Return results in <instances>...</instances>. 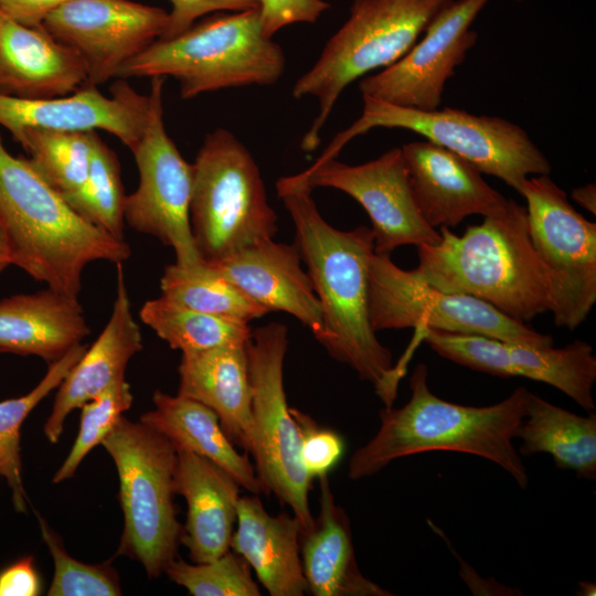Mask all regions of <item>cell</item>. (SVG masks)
<instances>
[{
    "mask_svg": "<svg viewBox=\"0 0 596 596\" xmlns=\"http://www.w3.org/2000/svg\"><path fill=\"white\" fill-rule=\"evenodd\" d=\"M160 288L161 296L178 305L233 321L249 323L268 313L205 262L192 268L168 265Z\"/></svg>",
    "mask_w": 596,
    "mask_h": 596,
    "instance_id": "cell-31",
    "label": "cell"
},
{
    "mask_svg": "<svg viewBox=\"0 0 596 596\" xmlns=\"http://www.w3.org/2000/svg\"><path fill=\"white\" fill-rule=\"evenodd\" d=\"M96 134L29 128L13 139L35 170L70 203L86 181Z\"/></svg>",
    "mask_w": 596,
    "mask_h": 596,
    "instance_id": "cell-32",
    "label": "cell"
},
{
    "mask_svg": "<svg viewBox=\"0 0 596 596\" xmlns=\"http://www.w3.org/2000/svg\"><path fill=\"white\" fill-rule=\"evenodd\" d=\"M205 263L268 312L289 313L320 338L321 307L296 244L264 240Z\"/></svg>",
    "mask_w": 596,
    "mask_h": 596,
    "instance_id": "cell-20",
    "label": "cell"
},
{
    "mask_svg": "<svg viewBox=\"0 0 596 596\" xmlns=\"http://www.w3.org/2000/svg\"><path fill=\"white\" fill-rule=\"evenodd\" d=\"M320 511L311 530L300 534V556L308 592L315 596H391L360 571L350 520L336 503L328 475L318 478Z\"/></svg>",
    "mask_w": 596,
    "mask_h": 596,
    "instance_id": "cell-27",
    "label": "cell"
},
{
    "mask_svg": "<svg viewBox=\"0 0 596 596\" xmlns=\"http://www.w3.org/2000/svg\"><path fill=\"white\" fill-rule=\"evenodd\" d=\"M427 380V366L417 364L409 379V401L398 408L380 411L379 430L351 456L349 478L373 476L393 460L411 455L456 451L497 464L520 488H526L529 475L513 439L530 391L519 386L499 403L467 406L438 397Z\"/></svg>",
    "mask_w": 596,
    "mask_h": 596,
    "instance_id": "cell-3",
    "label": "cell"
},
{
    "mask_svg": "<svg viewBox=\"0 0 596 596\" xmlns=\"http://www.w3.org/2000/svg\"><path fill=\"white\" fill-rule=\"evenodd\" d=\"M152 402L155 408L143 413L140 422L163 435L177 450H187L211 460L251 494L262 493L247 453L236 450L211 408L195 400L159 390L155 391Z\"/></svg>",
    "mask_w": 596,
    "mask_h": 596,
    "instance_id": "cell-28",
    "label": "cell"
},
{
    "mask_svg": "<svg viewBox=\"0 0 596 596\" xmlns=\"http://www.w3.org/2000/svg\"><path fill=\"white\" fill-rule=\"evenodd\" d=\"M0 223L11 265L49 288L77 298L91 263H124L131 251L79 215L35 170L12 155L0 134Z\"/></svg>",
    "mask_w": 596,
    "mask_h": 596,
    "instance_id": "cell-4",
    "label": "cell"
},
{
    "mask_svg": "<svg viewBox=\"0 0 596 596\" xmlns=\"http://www.w3.org/2000/svg\"><path fill=\"white\" fill-rule=\"evenodd\" d=\"M88 83L72 49L41 24L28 25L0 11V94L24 99L68 95Z\"/></svg>",
    "mask_w": 596,
    "mask_h": 596,
    "instance_id": "cell-21",
    "label": "cell"
},
{
    "mask_svg": "<svg viewBox=\"0 0 596 596\" xmlns=\"http://www.w3.org/2000/svg\"><path fill=\"white\" fill-rule=\"evenodd\" d=\"M174 490L188 505L181 543L193 563L213 561L231 547L240 485L224 469L187 450H177Z\"/></svg>",
    "mask_w": 596,
    "mask_h": 596,
    "instance_id": "cell-23",
    "label": "cell"
},
{
    "mask_svg": "<svg viewBox=\"0 0 596 596\" xmlns=\"http://www.w3.org/2000/svg\"><path fill=\"white\" fill-rule=\"evenodd\" d=\"M231 549L241 555L272 596L308 592L300 556L301 525L286 512L270 515L257 494L240 497Z\"/></svg>",
    "mask_w": 596,
    "mask_h": 596,
    "instance_id": "cell-25",
    "label": "cell"
},
{
    "mask_svg": "<svg viewBox=\"0 0 596 596\" xmlns=\"http://www.w3.org/2000/svg\"><path fill=\"white\" fill-rule=\"evenodd\" d=\"M87 345L77 344L62 358L49 364L43 379L26 394L0 402V476L12 493L17 511L26 510V493L21 472L20 435L28 415L53 390L57 389Z\"/></svg>",
    "mask_w": 596,
    "mask_h": 596,
    "instance_id": "cell-33",
    "label": "cell"
},
{
    "mask_svg": "<svg viewBox=\"0 0 596 596\" xmlns=\"http://www.w3.org/2000/svg\"><path fill=\"white\" fill-rule=\"evenodd\" d=\"M369 316L373 330L414 328L481 334L530 345H553L550 334L513 320L480 299L445 292L373 252L369 262Z\"/></svg>",
    "mask_w": 596,
    "mask_h": 596,
    "instance_id": "cell-11",
    "label": "cell"
},
{
    "mask_svg": "<svg viewBox=\"0 0 596 596\" xmlns=\"http://www.w3.org/2000/svg\"><path fill=\"white\" fill-rule=\"evenodd\" d=\"M572 199L581 206L596 213V187L594 183H588L584 187L576 188L572 191Z\"/></svg>",
    "mask_w": 596,
    "mask_h": 596,
    "instance_id": "cell-44",
    "label": "cell"
},
{
    "mask_svg": "<svg viewBox=\"0 0 596 596\" xmlns=\"http://www.w3.org/2000/svg\"><path fill=\"white\" fill-rule=\"evenodd\" d=\"M192 166L190 224L204 262L275 236L277 215L260 171L234 134L216 128L206 135Z\"/></svg>",
    "mask_w": 596,
    "mask_h": 596,
    "instance_id": "cell-8",
    "label": "cell"
},
{
    "mask_svg": "<svg viewBox=\"0 0 596 596\" xmlns=\"http://www.w3.org/2000/svg\"><path fill=\"white\" fill-rule=\"evenodd\" d=\"M419 339L437 354L475 371L499 377H525L549 384L587 413L595 412L596 355L574 340L563 348L530 345L481 334L423 329Z\"/></svg>",
    "mask_w": 596,
    "mask_h": 596,
    "instance_id": "cell-14",
    "label": "cell"
},
{
    "mask_svg": "<svg viewBox=\"0 0 596 596\" xmlns=\"http://www.w3.org/2000/svg\"><path fill=\"white\" fill-rule=\"evenodd\" d=\"M290 412L300 432V460L311 479L328 475L343 455L342 437L328 428H320L308 415L297 408Z\"/></svg>",
    "mask_w": 596,
    "mask_h": 596,
    "instance_id": "cell-38",
    "label": "cell"
},
{
    "mask_svg": "<svg viewBox=\"0 0 596 596\" xmlns=\"http://www.w3.org/2000/svg\"><path fill=\"white\" fill-rule=\"evenodd\" d=\"M453 0H354L342 26L294 85L292 96H313L319 113L300 148L311 152L339 96L355 79L385 68L417 41L434 15Z\"/></svg>",
    "mask_w": 596,
    "mask_h": 596,
    "instance_id": "cell-6",
    "label": "cell"
},
{
    "mask_svg": "<svg viewBox=\"0 0 596 596\" xmlns=\"http://www.w3.org/2000/svg\"><path fill=\"white\" fill-rule=\"evenodd\" d=\"M578 586H579V589L578 592V595H583V596H594L596 593V585L594 583H590V582H579L578 583Z\"/></svg>",
    "mask_w": 596,
    "mask_h": 596,
    "instance_id": "cell-46",
    "label": "cell"
},
{
    "mask_svg": "<svg viewBox=\"0 0 596 596\" xmlns=\"http://www.w3.org/2000/svg\"><path fill=\"white\" fill-rule=\"evenodd\" d=\"M330 8L324 0H259L263 32L273 38L279 30L295 23H315Z\"/></svg>",
    "mask_w": 596,
    "mask_h": 596,
    "instance_id": "cell-39",
    "label": "cell"
},
{
    "mask_svg": "<svg viewBox=\"0 0 596 596\" xmlns=\"http://www.w3.org/2000/svg\"><path fill=\"white\" fill-rule=\"evenodd\" d=\"M276 188L294 222L295 244L321 307L323 329L317 341L331 358L371 383L384 407L393 406L401 377L369 316L371 227L331 226L319 213L304 172L279 178Z\"/></svg>",
    "mask_w": 596,
    "mask_h": 596,
    "instance_id": "cell-1",
    "label": "cell"
},
{
    "mask_svg": "<svg viewBox=\"0 0 596 596\" xmlns=\"http://www.w3.org/2000/svg\"><path fill=\"white\" fill-rule=\"evenodd\" d=\"M11 265L10 253L4 230L0 223V275Z\"/></svg>",
    "mask_w": 596,
    "mask_h": 596,
    "instance_id": "cell-45",
    "label": "cell"
},
{
    "mask_svg": "<svg viewBox=\"0 0 596 596\" xmlns=\"http://www.w3.org/2000/svg\"><path fill=\"white\" fill-rule=\"evenodd\" d=\"M116 298L110 317L92 347L85 350L60 384L45 422L44 434L52 444L58 441L70 413L125 376L128 362L142 349L141 331L131 311L123 263L116 264Z\"/></svg>",
    "mask_w": 596,
    "mask_h": 596,
    "instance_id": "cell-22",
    "label": "cell"
},
{
    "mask_svg": "<svg viewBox=\"0 0 596 596\" xmlns=\"http://www.w3.org/2000/svg\"><path fill=\"white\" fill-rule=\"evenodd\" d=\"M518 192L526 201L533 247L551 274L554 323L574 330L596 302V224L549 174L528 178Z\"/></svg>",
    "mask_w": 596,
    "mask_h": 596,
    "instance_id": "cell-13",
    "label": "cell"
},
{
    "mask_svg": "<svg viewBox=\"0 0 596 596\" xmlns=\"http://www.w3.org/2000/svg\"><path fill=\"white\" fill-rule=\"evenodd\" d=\"M166 77H151L143 132L131 150L139 184L126 195L124 219L131 228L157 237L175 254V264L192 268L201 257L190 224L193 166L178 150L163 121Z\"/></svg>",
    "mask_w": 596,
    "mask_h": 596,
    "instance_id": "cell-12",
    "label": "cell"
},
{
    "mask_svg": "<svg viewBox=\"0 0 596 596\" xmlns=\"http://www.w3.org/2000/svg\"><path fill=\"white\" fill-rule=\"evenodd\" d=\"M514 438L522 440L520 455L545 453L556 468L572 470L578 478L596 479L595 412L577 415L530 392Z\"/></svg>",
    "mask_w": 596,
    "mask_h": 596,
    "instance_id": "cell-29",
    "label": "cell"
},
{
    "mask_svg": "<svg viewBox=\"0 0 596 596\" xmlns=\"http://www.w3.org/2000/svg\"><path fill=\"white\" fill-rule=\"evenodd\" d=\"M72 0H0V11L28 24L40 25L54 9Z\"/></svg>",
    "mask_w": 596,
    "mask_h": 596,
    "instance_id": "cell-42",
    "label": "cell"
},
{
    "mask_svg": "<svg viewBox=\"0 0 596 596\" xmlns=\"http://www.w3.org/2000/svg\"><path fill=\"white\" fill-rule=\"evenodd\" d=\"M245 345L182 353L178 394L211 408L230 440L249 454L252 385Z\"/></svg>",
    "mask_w": 596,
    "mask_h": 596,
    "instance_id": "cell-24",
    "label": "cell"
},
{
    "mask_svg": "<svg viewBox=\"0 0 596 596\" xmlns=\"http://www.w3.org/2000/svg\"><path fill=\"white\" fill-rule=\"evenodd\" d=\"M285 65L281 47L264 34L256 9L213 13L172 38L158 39L117 77H172L181 97L189 99L225 88L274 85Z\"/></svg>",
    "mask_w": 596,
    "mask_h": 596,
    "instance_id": "cell-5",
    "label": "cell"
},
{
    "mask_svg": "<svg viewBox=\"0 0 596 596\" xmlns=\"http://www.w3.org/2000/svg\"><path fill=\"white\" fill-rule=\"evenodd\" d=\"M125 202L119 160L96 134L86 181L68 204L88 222L124 240Z\"/></svg>",
    "mask_w": 596,
    "mask_h": 596,
    "instance_id": "cell-34",
    "label": "cell"
},
{
    "mask_svg": "<svg viewBox=\"0 0 596 596\" xmlns=\"http://www.w3.org/2000/svg\"><path fill=\"white\" fill-rule=\"evenodd\" d=\"M164 573L194 596H259L248 563L233 551L205 563L174 558Z\"/></svg>",
    "mask_w": 596,
    "mask_h": 596,
    "instance_id": "cell-35",
    "label": "cell"
},
{
    "mask_svg": "<svg viewBox=\"0 0 596 596\" xmlns=\"http://www.w3.org/2000/svg\"><path fill=\"white\" fill-rule=\"evenodd\" d=\"M110 96L86 83L77 91L52 98L24 99L0 94V126L12 138L24 129L55 131L104 130L130 151L139 141L147 121L148 95L139 94L127 79L119 78Z\"/></svg>",
    "mask_w": 596,
    "mask_h": 596,
    "instance_id": "cell-18",
    "label": "cell"
},
{
    "mask_svg": "<svg viewBox=\"0 0 596 596\" xmlns=\"http://www.w3.org/2000/svg\"><path fill=\"white\" fill-rule=\"evenodd\" d=\"M42 538L52 555L54 575L49 596H118L119 575L109 564H86L72 557L58 534L36 513Z\"/></svg>",
    "mask_w": 596,
    "mask_h": 596,
    "instance_id": "cell-37",
    "label": "cell"
},
{
    "mask_svg": "<svg viewBox=\"0 0 596 596\" xmlns=\"http://www.w3.org/2000/svg\"><path fill=\"white\" fill-rule=\"evenodd\" d=\"M171 10L168 12V23L160 39L172 38L195 21L207 14L217 12H241L256 10L259 0H168Z\"/></svg>",
    "mask_w": 596,
    "mask_h": 596,
    "instance_id": "cell-40",
    "label": "cell"
},
{
    "mask_svg": "<svg viewBox=\"0 0 596 596\" xmlns=\"http://www.w3.org/2000/svg\"><path fill=\"white\" fill-rule=\"evenodd\" d=\"M119 479L124 531L117 554L138 561L150 578L178 557L183 525L177 518V449L142 422L121 416L102 444Z\"/></svg>",
    "mask_w": 596,
    "mask_h": 596,
    "instance_id": "cell-7",
    "label": "cell"
},
{
    "mask_svg": "<svg viewBox=\"0 0 596 596\" xmlns=\"http://www.w3.org/2000/svg\"><path fill=\"white\" fill-rule=\"evenodd\" d=\"M132 404V393L125 376L119 377L105 391L82 407L79 430L65 460L53 477L58 483L70 479L86 455L111 432L124 413Z\"/></svg>",
    "mask_w": 596,
    "mask_h": 596,
    "instance_id": "cell-36",
    "label": "cell"
},
{
    "mask_svg": "<svg viewBox=\"0 0 596 596\" xmlns=\"http://www.w3.org/2000/svg\"><path fill=\"white\" fill-rule=\"evenodd\" d=\"M447 544L449 550L454 552L460 562L461 570L459 574L469 586L473 595H520L514 593V589L507 585H502L493 579L491 583H488V579L479 577L476 572L458 556L448 541Z\"/></svg>",
    "mask_w": 596,
    "mask_h": 596,
    "instance_id": "cell-43",
    "label": "cell"
},
{
    "mask_svg": "<svg viewBox=\"0 0 596 596\" xmlns=\"http://www.w3.org/2000/svg\"><path fill=\"white\" fill-rule=\"evenodd\" d=\"M41 581L33 557L26 556L0 573V596H36Z\"/></svg>",
    "mask_w": 596,
    "mask_h": 596,
    "instance_id": "cell-41",
    "label": "cell"
},
{
    "mask_svg": "<svg viewBox=\"0 0 596 596\" xmlns=\"http://www.w3.org/2000/svg\"><path fill=\"white\" fill-rule=\"evenodd\" d=\"M438 232L437 244L417 247L418 265L409 270L415 278L472 296L523 323L552 310L551 274L533 247L525 206L508 199L461 235L445 226Z\"/></svg>",
    "mask_w": 596,
    "mask_h": 596,
    "instance_id": "cell-2",
    "label": "cell"
},
{
    "mask_svg": "<svg viewBox=\"0 0 596 596\" xmlns=\"http://www.w3.org/2000/svg\"><path fill=\"white\" fill-rule=\"evenodd\" d=\"M490 0H453L425 28V35L396 62L364 76L362 96L395 106L439 108L446 82L476 44L471 24Z\"/></svg>",
    "mask_w": 596,
    "mask_h": 596,
    "instance_id": "cell-15",
    "label": "cell"
},
{
    "mask_svg": "<svg viewBox=\"0 0 596 596\" xmlns=\"http://www.w3.org/2000/svg\"><path fill=\"white\" fill-rule=\"evenodd\" d=\"M302 172L312 189L333 188L361 204L371 220L376 254L391 256L401 246L418 247L440 240L415 203L401 148L362 164L350 166L333 158Z\"/></svg>",
    "mask_w": 596,
    "mask_h": 596,
    "instance_id": "cell-17",
    "label": "cell"
},
{
    "mask_svg": "<svg viewBox=\"0 0 596 596\" xmlns=\"http://www.w3.org/2000/svg\"><path fill=\"white\" fill-rule=\"evenodd\" d=\"M89 334L78 299L51 288L0 299V352L62 358Z\"/></svg>",
    "mask_w": 596,
    "mask_h": 596,
    "instance_id": "cell-26",
    "label": "cell"
},
{
    "mask_svg": "<svg viewBox=\"0 0 596 596\" xmlns=\"http://www.w3.org/2000/svg\"><path fill=\"white\" fill-rule=\"evenodd\" d=\"M362 98V115L334 137L315 163L336 158L349 141L373 128H401L460 156L515 191L529 175L551 172L550 161L526 131L504 118L450 107L421 110Z\"/></svg>",
    "mask_w": 596,
    "mask_h": 596,
    "instance_id": "cell-9",
    "label": "cell"
},
{
    "mask_svg": "<svg viewBox=\"0 0 596 596\" xmlns=\"http://www.w3.org/2000/svg\"><path fill=\"white\" fill-rule=\"evenodd\" d=\"M517 1H521V0H517Z\"/></svg>",
    "mask_w": 596,
    "mask_h": 596,
    "instance_id": "cell-47",
    "label": "cell"
},
{
    "mask_svg": "<svg viewBox=\"0 0 596 596\" xmlns=\"http://www.w3.org/2000/svg\"><path fill=\"white\" fill-rule=\"evenodd\" d=\"M401 150L415 203L432 227L451 228L467 216L492 215L505 206L508 199L448 149L426 140L405 143Z\"/></svg>",
    "mask_w": 596,
    "mask_h": 596,
    "instance_id": "cell-19",
    "label": "cell"
},
{
    "mask_svg": "<svg viewBox=\"0 0 596 596\" xmlns=\"http://www.w3.org/2000/svg\"><path fill=\"white\" fill-rule=\"evenodd\" d=\"M168 12L132 0H72L41 25L84 62L88 83L100 85L163 34Z\"/></svg>",
    "mask_w": 596,
    "mask_h": 596,
    "instance_id": "cell-16",
    "label": "cell"
},
{
    "mask_svg": "<svg viewBox=\"0 0 596 596\" xmlns=\"http://www.w3.org/2000/svg\"><path fill=\"white\" fill-rule=\"evenodd\" d=\"M139 317L170 348L182 353L224 345H245L253 331L248 323L201 312L163 296L147 300Z\"/></svg>",
    "mask_w": 596,
    "mask_h": 596,
    "instance_id": "cell-30",
    "label": "cell"
},
{
    "mask_svg": "<svg viewBox=\"0 0 596 596\" xmlns=\"http://www.w3.org/2000/svg\"><path fill=\"white\" fill-rule=\"evenodd\" d=\"M245 348L252 385L249 454L262 493L274 494L281 504L290 507L304 533L315 522L308 500L312 479L300 460V432L284 387L288 329L279 322L258 327Z\"/></svg>",
    "mask_w": 596,
    "mask_h": 596,
    "instance_id": "cell-10",
    "label": "cell"
}]
</instances>
